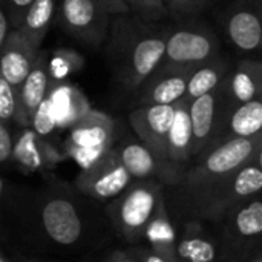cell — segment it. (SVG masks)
Here are the masks:
<instances>
[{
  "label": "cell",
  "mask_w": 262,
  "mask_h": 262,
  "mask_svg": "<svg viewBox=\"0 0 262 262\" xmlns=\"http://www.w3.org/2000/svg\"><path fill=\"white\" fill-rule=\"evenodd\" d=\"M35 134H38L40 137H46L49 134H52L55 129H57V124H55V118H54V114H52V106H51V98H49V94L48 97L41 101V104L37 107L32 120H31V126H29Z\"/></svg>",
  "instance_id": "83f0119b"
},
{
  "label": "cell",
  "mask_w": 262,
  "mask_h": 262,
  "mask_svg": "<svg viewBox=\"0 0 262 262\" xmlns=\"http://www.w3.org/2000/svg\"><path fill=\"white\" fill-rule=\"evenodd\" d=\"M17 111V92L0 75V124L11 126Z\"/></svg>",
  "instance_id": "f1b7e54d"
},
{
  "label": "cell",
  "mask_w": 262,
  "mask_h": 262,
  "mask_svg": "<svg viewBox=\"0 0 262 262\" xmlns=\"http://www.w3.org/2000/svg\"><path fill=\"white\" fill-rule=\"evenodd\" d=\"M14 146V134L9 126L0 124V167L11 163Z\"/></svg>",
  "instance_id": "1f68e13d"
},
{
  "label": "cell",
  "mask_w": 262,
  "mask_h": 262,
  "mask_svg": "<svg viewBox=\"0 0 262 262\" xmlns=\"http://www.w3.org/2000/svg\"><path fill=\"white\" fill-rule=\"evenodd\" d=\"M140 262H169L164 259L161 255L155 253L152 249H149L146 244H137V246H130L127 249Z\"/></svg>",
  "instance_id": "836d02e7"
},
{
  "label": "cell",
  "mask_w": 262,
  "mask_h": 262,
  "mask_svg": "<svg viewBox=\"0 0 262 262\" xmlns=\"http://www.w3.org/2000/svg\"><path fill=\"white\" fill-rule=\"evenodd\" d=\"M262 155L249 164L209 187L186 196L166 200L169 216L173 224L196 220L209 226L218 224L238 204L261 195Z\"/></svg>",
  "instance_id": "3957f363"
},
{
  "label": "cell",
  "mask_w": 262,
  "mask_h": 262,
  "mask_svg": "<svg viewBox=\"0 0 262 262\" xmlns=\"http://www.w3.org/2000/svg\"><path fill=\"white\" fill-rule=\"evenodd\" d=\"M262 134V100H253L235 106L221 129L218 141L230 138H253Z\"/></svg>",
  "instance_id": "cb8c5ba5"
},
{
  "label": "cell",
  "mask_w": 262,
  "mask_h": 262,
  "mask_svg": "<svg viewBox=\"0 0 262 262\" xmlns=\"http://www.w3.org/2000/svg\"><path fill=\"white\" fill-rule=\"evenodd\" d=\"M68 130L69 137L61 149L64 155L74 158L81 169L97 161L117 143L115 120L95 109H91Z\"/></svg>",
  "instance_id": "9c48e42d"
},
{
  "label": "cell",
  "mask_w": 262,
  "mask_h": 262,
  "mask_svg": "<svg viewBox=\"0 0 262 262\" xmlns=\"http://www.w3.org/2000/svg\"><path fill=\"white\" fill-rule=\"evenodd\" d=\"M120 160L134 181H157L164 187L180 183L184 169L154 155L140 140L115 143Z\"/></svg>",
  "instance_id": "4fadbf2b"
},
{
  "label": "cell",
  "mask_w": 262,
  "mask_h": 262,
  "mask_svg": "<svg viewBox=\"0 0 262 262\" xmlns=\"http://www.w3.org/2000/svg\"><path fill=\"white\" fill-rule=\"evenodd\" d=\"M38 51L17 29L8 32L0 46V75L15 91L29 74Z\"/></svg>",
  "instance_id": "d6986e66"
},
{
  "label": "cell",
  "mask_w": 262,
  "mask_h": 262,
  "mask_svg": "<svg viewBox=\"0 0 262 262\" xmlns=\"http://www.w3.org/2000/svg\"><path fill=\"white\" fill-rule=\"evenodd\" d=\"M175 239H177V229L169 216L166 200L163 196V200L158 203L155 215L152 216L146 229L143 243H146L149 249L161 255L164 259L175 262Z\"/></svg>",
  "instance_id": "d4e9b609"
},
{
  "label": "cell",
  "mask_w": 262,
  "mask_h": 262,
  "mask_svg": "<svg viewBox=\"0 0 262 262\" xmlns=\"http://www.w3.org/2000/svg\"><path fill=\"white\" fill-rule=\"evenodd\" d=\"M212 229L218 243L220 262H247L261 253V195L238 204Z\"/></svg>",
  "instance_id": "8992f818"
},
{
  "label": "cell",
  "mask_w": 262,
  "mask_h": 262,
  "mask_svg": "<svg viewBox=\"0 0 262 262\" xmlns=\"http://www.w3.org/2000/svg\"><path fill=\"white\" fill-rule=\"evenodd\" d=\"M232 66H233V61L227 55L220 54L215 58L193 68L187 81L184 100L192 101L220 88L226 81L227 75L230 74Z\"/></svg>",
  "instance_id": "603a6c76"
},
{
  "label": "cell",
  "mask_w": 262,
  "mask_h": 262,
  "mask_svg": "<svg viewBox=\"0 0 262 262\" xmlns=\"http://www.w3.org/2000/svg\"><path fill=\"white\" fill-rule=\"evenodd\" d=\"M9 262H54V261L40 259V258H31V256H25V255H14V256H9Z\"/></svg>",
  "instance_id": "8d00e7d4"
},
{
  "label": "cell",
  "mask_w": 262,
  "mask_h": 262,
  "mask_svg": "<svg viewBox=\"0 0 262 262\" xmlns=\"http://www.w3.org/2000/svg\"><path fill=\"white\" fill-rule=\"evenodd\" d=\"M163 196V184L157 181H132L124 192L103 206V213L114 235L129 246L141 244Z\"/></svg>",
  "instance_id": "5b68a950"
},
{
  "label": "cell",
  "mask_w": 262,
  "mask_h": 262,
  "mask_svg": "<svg viewBox=\"0 0 262 262\" xmlns=\"http://www.w3.org/2000/svg\"><path fill=\"white\" fill-rule=\"evenodd\" d=\"M164 3H166V6H167V9L170 11V8L173 6V3H175V0H164Z\"/></svg>",
  "instance_id": "ab89813d"
},
{
  "label": "cell",
  "mask_w": 262,
  "mask_h": 262,
  "mask_svg": "<svg viewBox=\"0 0 262 262\" xmlns=\"http://www.w3.org/2000/svg\"><path fill=\"white\" fill-rule=\"evenodd\" d=\"M0 262H9V256L5 253V250L0 249Z\"/></svg>",
  "instance_id": "74e56055"
},
{
  "label": "cell",
  "mask_w": 262,
  "mask_h": 262,
  "mask_svg": "<svg viewBox=\"0 0 262 262\" xmlns=\"http://www.w3.org/2000/svg\"><path fill=\"white\" fill-rule=\"evenodd\" d=\"M175 229V262H220L218 243L207 223L190 220Z\"/></svg>",
  "instance_id": "ac0fdd59"
},
{
  "label": "cell",
  "mask_w": 262,
  "mask_h": 262,
  "mask_svg": "<svg viewBox=\"0 0 262 262\" xmlns=\"http://www.w3.org/2000/svg\"><path fill=\"white\" fill-rule=\"evenodd\" d=\"M129 12L144 23H163L169 18L164 0H124Z\"/></svg>",
  "instance_id": "4316f807"
},
{
  "label": "cell",
  "mask_w": 262,
  "mask_h": 262,
  "mask_svg": "<svg viewBox=\"0 0 262 262\" xmlns=\"http://www.w3.org/2000/svg\"><path fill=\"white\" fill-rule=\"evenodd\" d=\"M247 262H262V253H258V255H255L253 258H250Z\"/></svg>",
  "instance_id": "f35d334b"
},
{
  "label": "cell",
  "mask_w": 262,
  "mask_h": 262,
  "mask_svg": "<svg viewBox=\"0 0 262 262\" xmlns=\"http://www.w3.org/2000/svg\"><path fill=\"white\" fill-rule=\"evenodd\" d=\"M229 43L241 54H256L262 43V0H232L221 12Z\"/></svg>",
  "instance_id": "7c38bea8"
},
{
  "label": "cell",
  "mask_w": 262,
  "mask_h": 262,
  "mask_svg": "<svg viewBox=\"0 0 262 262\" xmlns=\"http://www.w3.org/2000/svg\"><path fill=\"white\" fill-rule=\"evenodd\" d=\"M58 2L60 0H34L17 28V31L37 49H41V43L55 21Z\"/></svg>",
  "instance_id": "484cf974"
},
{
  "label": "cell",
  "mask_w": 262,
  "mask_h": 262,
  "mask_svg": "<svg viewBox=\"0 0 262 262\" xmlns=\"http://www.w3.org/2000/svg\"><path fill=\"white\" fill-rule=\"evenodd\" d=\"M189 103V118L192 126V160L210 144H213L230 112L224 83L215 91L204 94Z\"/></svg>",
  "instance_id": "8fae6325"
},
{
  "label": "cell",
  "mask_w": 262,
  "mask_h": 262,
  "mask_svg": "<svg viewBox=\"0 0 262 262\" xmlns=\"http://www.w3.org/2000/svg\"><path fill=\"white\" fill-rule=\"evenodd\" d=\"M9 31H11V26L8 23V18H6L5 11H3L2 3H0V46L3 45V41H5V38H6Z\"/></svg>",
  "instance_id": "d590c367"
},
{
  "label": "cell",
  "mask_w": 262,
  "mask_h": 262,
  "mask_svg": "<svg viewBox=\"0 0 262 262\" xmlns=\"http://www.w3.org/2000/svg\"><path fill=\"white\" fill-rule=\"evenodd\" d=\"M103 48L115 84L132 97L163 61L166 25L144 23L132 14L117 15L111 20Z\"/></svg>",
  "instance_id": "7a4b0ae2"
},
{
  "label": "cell",
  "mask_w": 262,
  "mask_h": 262,
  "mask_svg": "<svg viewBox=\"0 0 262 262\" xmlns=\"http://www.w3.org/2000/svg\"><path fill=\"white\" fill-rule=\"evenodd\" d=\"M34 0H0L11 29H17Z\"/></svg>",
  "instance_id": "4dcf8cb0"
},
{
  "label": "cell",
  "mask_w": 262,
  "mask_h": 262,
  "mask_svg": "<svg viewBox=\"0 0 262 262\" xmlns=\"http://www.w3.org/2000/svg\"><path fill=\"white\" fill-rule=\"evenodd\" d=\"M68 157L63 149L46 137H40L31 127H21L14 135L12 157L14 163L23 173L49 175Z\"/></svg>",
  "instance_id": "9a60e30c"
},
{
  "label": "cell",
  "mask_w": 262,
  "mask_h": 262,
  "mask_svg": "<svg viewBox=\"0 0 262 262\" xmlns=\"http://www.w3.org/2000/svg\"><path fill=\"white\" fill-rule=\"evenodd\" d=\"M132 181L114 144L103 157L81 169L72 184L81 195L104 206L124 192Z\"/></svg>",
  "instance_id": "30bf717a"
},
{
  "label": "cell",
  "mask_w": 262,
  "mask_h": 262,
  "mask_svg": "<svg viewBox=\"0 0 262 262\" xmlns=\"http://www.w3.org/2000/svg\"><path fill=\"white\" fill-rule=\"evenodd\" d=\"M259 155H262V134L253 138H230L213 143L193 157L178 184L164 187V198L173 200L209 187Z\"/></svg>",
  "instance_id": "277c9868"
},
{
  "label": "cell",
  "mask_w": 262,
  "mask_h": 262,
  "mask_svg": "<svg viewBox=\"0 0 262 262\" xmlns=\"http://www.w3.org/2000/svg\"><path fill=\"white\" fill-rule=\"evenodd\" d=\"M175 104L137 106L129 114V124L138 140L158 158L167 161V134L173 120Z\"/></svg>",
  "instance_id": "2e32d148"
},
{
  "label": "cell",
  "mask_w": 262,
  "mask_h": 262,
  "mask_svg": "<svg viewBox=\"0 0 262 262\" xmlns=\"http://www.w3.org/2000/svg\"><path fill=\"white\" fill-rule=\"evenodd\" d=\"M221 54V43L213 28L198 18L186 17L166 25V48L163 61L196 68Z\"/></svg>",
  "instance_id": "ba28073f"
},
{
  "label": "cell",
  "mask_w": 262,
  "mask_h": 262,
  "mask_svg": "<svg viewBox=\"0 0 262 262\" xmlns=\"http://www.w3.org/2000/svg\"><path fill=\"white\" fill-rule=\"evenodd\" d=\"M103 262H140L127 249H115L107 253Z\"/></svg>",
  "instance_id": "e575fe53"
},
{
  "label": "cell",
  "mask_w": 262,
  "mask_h": 262,
  "mask_svg": "<svg viewBox=\"0 0 262 262\" xmlns=\"http://www.w3.org/2000/svg\"><path fill=\"white\" fill-rule=\"evenodd\" d=\"M49 98L55 124L60 129H69L92 109L83 92L72 84H55L49 89Z\"/></svg>",
  "instance_id": "7402d4cb"
},
{
  "label": "cell",
  "mask_w": 262,
  "mask_h": 262,
  "mask_svg": "<svg viewBox=\"0 0 262 262\" xmlns=\"http://www.w3.org/2000/svg\"><path fill=\"white\" fill-rule=\"evenodd\" d=\"M9 189V183L0 175V236H6V206Z\"/></svg>",
  "instance_id": "d6a6232c"
},
{
  "label": "cell",
  "mask_w": 262,
  "mask_h": 262,
  "mask_svg": "<svg viewBox=\"0 0 262 262\" xmlns=\"http://www.w3.org/2000/svg\"><path fill=\"white\" fill-rule=\"evenodd\" d=\"M49 72L51 71H49L48 54L43 49H40L29 74L15 91L17 92V111H15L14 124L18 129L31 126V120L37 107L48 97L49 89H51Z\"/></svg>",
  "instance_id": "e0dca14e"
},
{
  "label": "cell",
  "mask_w": 262,
  "mask_h": 262,
  "mask_svg": "<svg viewBox=\"0 0 262 262\" xmlns=\"http://www.w3.org/2000/svg\"><path fill=\"white\" fill-rule=\"evenodd\" d=\"M130 14L124 0H60L57 23L63 32L88 48L104 45L111 20Z\"/></svg>",
  "instance_id": "52a82bcc"
},
{
  "label": "cell",
  "mask_w": 262,
  "mask_h": 262,
  "mask_svg": "<svg viewBox=\"0 0 262 262\" xmlns=\"http://www.w3.org/2000/svg\"><path fill=\"white\" fill-rule=\"evenodd\" d=\"M210 3L212 0H175L173 6L169 11V17L172 20H180V18L198 15Z\"/></svg>",
  "instance_id": "f546056e"
},
{
  "label": "cell",
  "mask_w": 262,
  "mask_h": 262,
  "mask_svg": "<svg viewBox=\"0 0 262 262\" xmlns=\"http://www.w3.org/2000/svg\"><path fill=\"white\" fill-rule=\"evenodd\" d=\"M166 158L169 163L184 170L192 163V126L189 118V103L184 98L175 103L173 120L167 134Z\"/></svg>",
  "instance_id": "44dd1931"
},
{
  "label": "cell",
  "mask_w": 262,
  "mask_h": 262,
  "mask_svg": "<svg viewBox=\"0 0 262 262\" xmlns=\"http://www.w3.org/2000/svg\"><path fill=\"white\" fill-rule=\"evenodd\" d=\"M192 69L161 61L132 95L135 106L175 104L183 100Z\"/></svg>",
  "instance_id": "5bb4252c"
},
{
  "label": "cell",
  "mask_w": 262,
  "mask_h": 262,
  "mask_svg": "<svg viewBox=\"0 0 262 262\" xmlns=\"http://www.w3.org/2000/svg\"><path fill=\"white\" fill-rule=\"evenodd\" d=\"M230 111L235 106L259 100L262 97V63L258 58L246 57L232 66L224 81Z\"/></svg>",
  "instance_id": "ffe728a7"
},
{
  "label": "cell",
  "mask_w": 262,
  "mask_h": 262,
  "mask_svg": "<svg viewBox=\"0 0 262 262\" xmlns=\"http://www.w3.org/2000/svg\"><path fill=\"white\" fill-rule=\"evenodd\" d=\"M35 253L80 255L107 246L114 232L103 206L49 173L35 187L9 189L6 235Z\"/></svg>",
  "instance_id": "6da1fadb"
}]
</instances>
